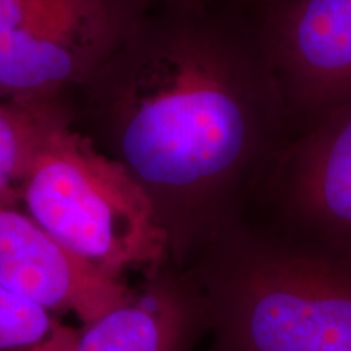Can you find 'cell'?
Here are the masks:
<instances>
[{
  "label": "cell",
  "instance_id": "7c38bea8",
  "mask_svg": "<svg viewBox=\"0 0 351 351\" xmlns=\"http://www.w3.org/2000/svg\"><path fill=\"white\" fill-rule=\"evenodd\" d=\"M153 2H161L163 5H173V3H187V2H195V0H153Z\"/></svg>",
  "mask_w": 351,
  "mask_h": 351
},
{
  "label": "cell",
  "instance_id": "6da1fadb",
  "mask_svg": "<svg viewBox=\"0 0 351 351\" xmlns=\"http://www.w3.org/2000/svg\"><path fill=\"white\" fill-rule=\"evenodd\" d=\"M116 160L169 210H225L291 129L254 25L200 0L148 13L85 86Z\"/></svg>",
  "mask_w": 351,
  "mask_h": 351
},
{
  "label": "cell",
  "instance_id": "277c9868",
  "mask_svg": "<svg viewBox=\"0 0 351 351\" xmlns=\"http://www.w3.org/2000/svg\"><path fill=\"white\" fill-rule=\"evenodd\" d=\"M153 0H0V98L85 88L150 13Z\"/></svg>",
  "mask_w": 351,
  "mask_h": 351
},
{
  "label": "cell",
  "instance_id": "8992f818",
  "mask_svg": "<svg viewBox=\"0 0 351 351\" xmlns=\"http://www.w3.org/2000/svg\"><path fill=\"white\" fill-rule=\"evenodd\" d=\"M0 285L52 315L95 322L135 295L121 278L69 251L20 207L0 199Z\"/></svg>",
  "mask_w": 351,
  "mask_h": 351
},
{
  "label": "cell",
  "instance_id": "5b68a950",
  "mask_svg": "<svg viewBox=\"0 0 351 351\" xmlns=\"http://www.w3.org/2000/svg\"><path fill=\"white\" fill-rule=\"evenodd\" d=\"M254 29L291 127L351 104V0H276Z\"/></svg>",
  "mask_w": 351,
  "mask_h": 351
},
{
  "label": "cell",
  "instance_id": "ba28073f",
  "mask_svg": "<svg viewBox=\"0 0 351 351\" xmlns=\"http://www.w3.org/2000/svg\"><path fill=\"white\" fill-rule=\"evenodd\" d=\"M186 311L163 289L134 296L82 328L57 324L49 340L32 351H181Z\"/></svg>",
  "mask_w": 351,
  "mask_h": 351
},
{
  "label": "cell",
  "instance_id": "7a4b0ae2",
  "mask_svg": "<svg viewBox=\"0 0 351 351\" xmlns=\"http://www.w3.org/2000/svg\"><path fill=\"white\" fill-rule=\"evenodd\" d=\"M15 197L52 238L114 278L155 267L169 244L168 223L152 195L70 119L44 135Z\"/></svg>",
  "mask_w": 351,
  "mask_h": 351
},
{
  "label": "cell",
  "instance_id": "8fae6325",
  "mask_svg": "<svg viewBox=\"0 0 351 351\" xmlns=\"http://www.w3.org/2000/svg\"><path fill=\"white\" fill-rule=\"evenodd\" d=\"M245 2L254 3V5H257L258 10H261V8H263L265 5H270V3L276 2V0H245Z\"/></svg>",
  "mask_w": 351,
  "mask_h": 351
},
{
  "label": "cell",
  "instance_id": "52a82bcc",
  "mask_svg": "<svg viewBox=\"0 0 351 351\" xmlns=\"http://www.w3.org/2000/svg\"><path fill=\"white\" fill-rule=\"evenodd\" d=\"M269 169L291 221L327 243L351 245V104L288 138Z\"/></svg>",
  "mask_w": 351,
  "mask_h": 351
},
{
  "label": "cell",
  "instance_id": "9c48e42d",
  "mask_svg": "<svg viewBox=\"0 0 351 351\" xmlns=\"http://www.w3.org/2000/svg\"><path fill=\"white\" fill-rule=\"evenodd\" d=\"M69 119L60 96L38 101L0 98V199L16 194L39 142L52 127Z\"/></svg>",
  "mask_w": 351,
  "mask_h": 351
},
{
  "label": "cell",
  "instance_id": "30bf717a",
  "mask_svg": "<svg viewBox=\"0 0 351 351\" xmlns=\"http://www.w3.org/2000/svg\"><path fill=\"white\" fill-rule=\"evenodd\" d=\"M57 319L0 285V351H32L49 340Z\"/></svg>",
  "mask_w": 351,
  "mask_h": 351
},
{
  "label": "cell",
  "instance_id": "3957f363",
  "mask_svg": "<svg viewBox=\"0 0 351 351\" xmlns=\"http://www.w3.org/2000/svg\"><path fill=\"white\" fill-rule=\"evenodd\" d=\"M225 317L236 351H351V267L245 249L226 282Z\"/></svg>",
  "mask_w": 351,
  "mask_h": 351
}]
</instances>
